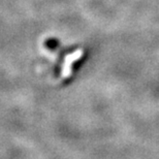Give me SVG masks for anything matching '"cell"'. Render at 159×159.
<instances>
[{
  "instance_id": "6da1fadb",
  "label": "cell",
  "mask_w": 159,
  "mask_h": 159,
  "mask_svg": "<svg viewBox=\"0 0 159 159\" xmlns=\"http://www.w3.org/2000/svg\"><path fill=\"white\" fill-rule=\"evenodd\" d=\"M82 56H83V50H78V51H75L74 54H71V55L66 57L64 66H63V72H62L63 77H67L68 75H70L71 64L74 63V61H75V60L81 58Z\"/></svg>"
}]
</instances>
